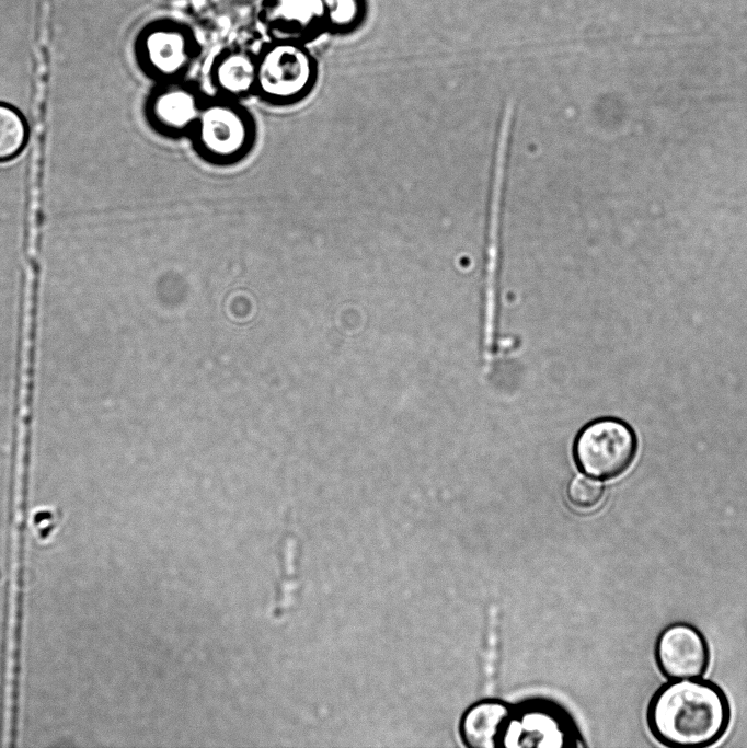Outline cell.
<instances>
[{
	"instance_id": "1",
	"label": "cell",
	"mask_w": 747,
	"mask_h": 748,
	"mask_svg": "<svg viewBox=\"0 0 747 748\" xmlns=\"http://www.w3.org/2000/svg\"><path fill=\"white\" fill-rule=\"evenodd\" d=\"M731 715L728 698L715 682L700 677L673 679L653 693L646 723L666 747L701 748L725 735Z\"/></svg>"
},
{
	"instance_id": "2",
	"label": "cell",
	"mask_w": 747,
	"mask_h": 748,
	"mask_svg": "<svg viewBox=\"0 0 747 748\" xmlns=\"http://www.w3.org/2000/svg\"><path fill=\"white\" fill-rule=\"evenodd\" d=\"M196 151L217 164L241 160L255 141V124L238 100L219 95L205 99L191 131Z\"/></svg>"
},
{
	"instance_id": "3",
	"label": "cell",
	"mask_w": 747,
	"mask_h": 748,
	"mask_svg": "<svg viewBox=\"0 0 747 748\" xmlns=\"http://www.w3.org/2000/svg\"><path fill=\"white\" fill-rule=\"evenodd\" d=\"M256 65L255 93L268 103L298 102L317 80V62L300 41L275 38L256 55Z\"/></svg>"
},
{
	"instance_id": "4",
	"label": "cell",
	"mask_w": 747,
	"mask_h": 748,
	"mask_svg": "<svg viewBox=\"0 0 747 748\" xmlns=\"http://www.w3.org/2000/svg\"><path fill=\"white\" fill-rule=\"evenodd\" d=\"M637 438L632 427L616 417H601L587 424L574 442L578 468L596 479L622 475L633 463Z\"/></svg>"
},
{
	"instance_id": "5",
	"label": "cell",
	"mask_w": 747,
	"mask_h": 748,
	"mask_svg": "<svg viewBox=\"0 0 747 748\" xmlns=\"http://www.w3.org/2000/svg\"><path fill=\"white\" fill-rule=\"evenodd\" d=\"M654 657L660 674L669 680L702 677L710 664V648L696 626L677 622L658 634Z\"/></svg>"
},
{
	"instance_id": "6",
	"label": "cell",
	"mask_w": 747,
	"mask_h": 748,
	"mask_svg": "<svg viewBox=\"0 0 747 748\" xmlns=\"http://www.w3.org/2000/svg\"><path fill=\"white\" fill-rule=\"evenodd\" d=\"M138 54L149 72L165 81L175 80L193 59V37L184 26L166 21L156 22L141 32Z\"/></svg>"
},
{
	"instance_id": "7",
	"label": "cell",
	"mask_w": 747,
	"mask_h": 748,
	"mask_svg": "<svg viewBox=\"0 0 747 748\" xmlns=\"http://www.w3.org/2000/svg\"><path fill=\"white\" fill-rule=\"evenodd\" d=\"M204 101L205 97L192 83L179 79L168 80L150 99V119L165 135H189Z\"/></svg>"
},
{
	"instance_id": "8",
	"label": "cell",
	"mask_w": 747,
	"mask_h": 748,
	"mask_svg": "<svg viewBox=\"0 0 747 748\" xmlns=\"http://www.w3.org/2000/svg\"><path fill=\"white\" fill-rule=\"evenodd\" d=\"M346 0H267L265 16L277 32L292 35L313 34L319 28H337L341 9Z\"/></svg>"
},
{
	"instance_id": "9",
	"label": "cell",
	"mask_w": 747,
	"mask_h": 748,
	"mask_svg": "<svg viewBox=\"0 0 747 748\" xmlns=\"http://www.w3.org/2000/svg\"><path fill=\"white\" fill-rule=\"evenodd\" d=\"M256 55L244 49H230L214 61L211 79L219 95L240 100L256 91Z\"/></svg>"
},
{
	"instance_id": "10",
	"label": "cell",
	"mask_w": 747,
	"mask_h": 748,
	"mask_svg": "<svg viewBox=\"0 0 747 748\" xmlns=\"http://www.w3.org/2000/svg\"><path fill=\"white\" fill-rule=\"evenodd\" d=\"M509 712L496 702H484L473 706L461 724L464 743L472 748H492L498 745Z\"/></svg>"
},
{
	"instance_id": "11",
	"label": "cell",
	"mask_w": 747,
	"mask_h": 748,
	"mask_svg": "<svg viewBox=\"0 0 747 748\" xmlns=\"http://www.w3.org/2000/svg\"><path fill=\"white\" fill-rule=\"evenodd\" d=\"M25 140L26 125L20 113L0 103V161L14 158Z\"/></svg>"
},
{
	"instance_id": "12",
	"label": "cell",
	"mask_w": 747,
	"mask_h": 748,
	"mask_svg": "<svg viewBox=\"0 0 747 748\" xmlns=\"http://www.w3.org/2000/svg\"><path fill=\"white\" fill-rule=\"evenodd\" d=\"M604 496V485L588 476H575L568 484L570 503L579 509H590L599 504Z\"/></svg>"
}]
</instances>
